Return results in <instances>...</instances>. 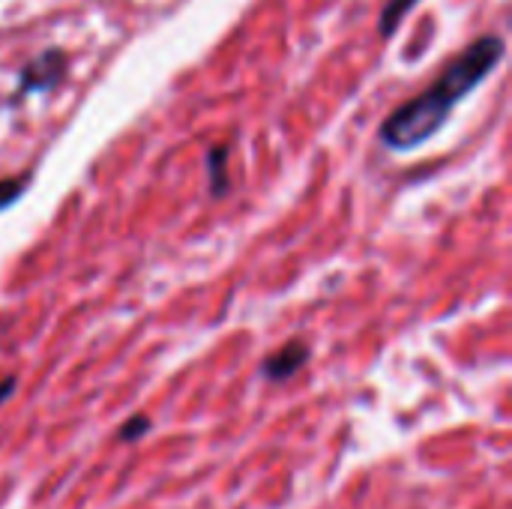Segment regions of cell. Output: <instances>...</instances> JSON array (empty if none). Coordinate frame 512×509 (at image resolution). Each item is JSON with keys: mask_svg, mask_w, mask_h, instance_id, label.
Returning a JSON list of instances; mask_svg holds the SVG:
<instances>
[{"mask_svg": "<svg viewBox=\"0 0 512 509\" xmlns=\"http://www.w3.org/2000/svg\"><path fill=\"white\" fill-rule=\"evenodd\" d=\"M507 42L498 33L477 36L465 51H459L444 72L414 99L399 105L378 129V138L384 147L396 153H411L432 141L450 120L453 108L471 96L504 60Z\"/></svg>", "mask_w": 512, "mask_h": 509, "instance_id": "obj_1", "label": "cell"}, {"mask_svg": "<svg viewBox=\"0 0 512 509\" xmlns=\"http://www.w3.org/2000/svg\"><path fill=\"white\" fill-rule=\"evenodd\" d=\"M66 75H69V54L63 48L51 45L21 66L15 99L30 96V93H51L54 87H60L66 81Z\"/></svg>", "mask_w": 512, "mask_h": 509, "instance_id": "obj_2", "label": "cell"}, {"mask_svg": "<svg viewBox=\"0 0 512 509\" xmlns=\"http://www.w3.org/2000/svg\"><path fill=\"white\" fill-rule=\"evenodd\" d=\"M309 357H312V348H309L306 342H300V339H291V342H285L276 354H270V357L264 360L261 372H264L267 381L282 384V381L294 378V375L309 363Z\"/></svg>", "mask_w": 512, "mask_h": 509, "instance_id": "obj_3", "label": "cell"}, {"mask_svg": "<svg viewBox=\"0 0 512 509\" xmlns=\"http://www.w3.org/2000/svg\"><path fill=\"white\" fill-rule=\"evenodd\" d=\"M228 156H231V147L228 144H216V147L207 150V174H210V195L213 198H222L231 189V180H228Z\"/></svg>", "mask_w": 512, "mask_h": 509, "instance_id": "obj_4", "label": "cell"}, {"mask_svg": "<svg viewBox=\"0 0 512 509\" xmlns=\"http://www.w3.org/2000/svg\"><path fill=\"white\" fill-rule=\"evenodd\" d=\"M417 3H420V0H387L384 9H381V15H378V33H381L384 39H393L396 30L402 27L405 15H408Z\"/></svg>", "mask_w": 512, "mask_h": 509, "instance_id": "obj_5", "label": "cell"}, {"mask_svg": "<svg viewBox=\"0 0 512 509\" xmlns=\"http://www.w3.org/2000/svg\"><path fill=\"white\" fill-rule=\"evenodd\" d=\"M30 180H33V171L30 168L24 174H15V177H0V210L12 207L27 192Z\"/></svg>", "mask_w": 512, "mask_h": 509, "instance_id": "obj_6", "label": "cell"}, {"mask_svg": "<svg viewBox=\"0 0 512 509\" xmlns=\"http://www.w3.org/2000/svg\"><path fill=\"white\" fill-rule=\"evenodd\" d=\"M147 432H150V417L135 414L129 423H123V426L117 429V441H138V438L147 435Z\"/></svg>", "mask_w": 512, "mask_h": 509, "instance_id": "obj_7", "label": "cell"}, {"mask_svg": "<svg viewBox=\"0 0 512 509\" xmlns=\"http://www.w3.org/2000/svg\"><path fill=\"white\" fill-rule=\"evenodd\" d=\"M15 393V378H0V405Z\"/></svg>", "mask_w": 512, "mask_h": 509, "instance_id": "obj_8", "label": "cell"}]
</instances>
